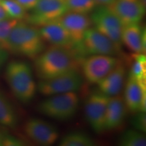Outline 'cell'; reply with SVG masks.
Segmentation results:
<instances>
[{"mask_svg":"<svg viewBox=\"0 0 146 146\" xmlns=\"http://www.w3.org/2000/svg\"><path fill=\"white\" fill-rule=\"evenodd\" d=\"M78 54L72 50L51 45L34 59L36 76L41 80L78 70Z\"/></svg>","mask_w":146,"mask_h":146,"instance_id":"cell-1","label":"cell"},{"mask_svg":"<svg viewBox=\"0 0 146 146\" xmlns=\"http://www.w3.org/2000/svg\"><path fill=\"white\" fill-rule=\"evenodd\" d=\"M45 43L36 27L18 21L3 47L12 54L34 60L45 50Z\"/></svg>","mask_w":146,"mask_h":146,"instance_id":"cell-2","label":"cell"},{"mask_svg":"<svg viewBox=\"0 0 146 146\" xmlns=\"http://www.w3.org/2000/svg\"><path fill=\"white\" fill-rule=\"evenodd\" d=\"M5 78L14 96L23 104L33 99L36 90L33 71L26 62L14 60L7 65Z\"/></svg>","mask_w":146,"mask_h":146,"instance_id":"cell-3","label":"cell"},{"mask_svg":"<svg viewBox=\"0 0 146 146\" xmlns=\"http://www.w3.org/2000/svg\"><path fill=\"white\" fill-rule=\"evenodd\" d=\"M79 106V98L76 92H68L48 98L37 106L38 112L47 117L66 121L75 116Z\"/></svg>","mask_w":146,"mask_h":146,"instance_id":"cell-4","label":"cell"},{"mask_svg":"<svg viewBox=\"0 0 146 146\" xmlns=\"http://www.w3.org/2000/svg\"><path fill=\"white\" fill-rule=\"evenodd\" d=\"M90 18L98 31L112 40L118 47H121L124 25L108 7L106 5L96 7L91 12Z\"/></svg>","mask_w":146,"mask_h":146,"instance_id":"cell-5","label":"cell"},{"mask_svg":"<svg viewBox=\"0 0 146 146\" xmlns=\"http://www.w3.org/2000/svg\"><path fill=\"white\" fill-rule=\"evenodd\" d=\"M68 12L65 0H39L25 20L33 26L41 27L58 21Z\"/></svg>","mask_w":146,"mask_h":146,"instance_id":"cell-6","label":"cell"},{"mask_svg":"<svg viewBox=\"0 0 146 146\" xmlns=\"http://www.w3.org/2000/svg\"><path fill=\"white\" fill-rule=\"evenodd\" d=\"M83 85V78L78 70H72L65 74L41 80L38 83L36 89L44 96L76 92Z\"/></svg>","mask_w":146,"mask_h":146,"instance_id":"cell-7","label":"cell"},{"mask_svg":"<svg viewBox=\"0 0 146 146\" xmlns=\"http://www.w3.org/2000/svg\"><path fill=\"white\" fill-rule=\"evenodd\" d=\"M109 98L98 89L93 91L85 100V118L91 129L98 134L106 131V113Z\"/></svg>","mask_w":146,"mask_h":146,"instance_id":"cell-8","label":"cell"},{"mask_svg":"<svg viewBox=\"0 0 146 146\" xmlns=\"http://www.w3.org/2000/svg\"><path fill=\"white\" fill-rule=\"evenodd\" d=\"M119 60L115 56L91 55L81 61L84 77L89 83L98 84L118 64Z\"/></svg>","mask_w":146,"mask_h":146,"instance_id":"cell-9","label":"cell"},{"mask_svg":"<svg viewBox=\"0 0 146 146\" xmlns=\"http://www.w3.org/2000/svg\"><path fill=\"white\" fill-rule=\"evenodd\" d=\"M81 50L83 55H106L116 57L120 48L96 28L89 27L82 40Z\"/></svg>","mask_w":146,"mask_h":146,"instance_id":"cell-10","label":"cell"},{"mask_svg":"<svg viewBox=\"0 0 146 146\" xmlns=\"http://www.w3.org/2000/svg\"><path fill=\"white\" fill-rule=\"evenodd\" d=\"M58 21L68 31L75 45L76 53L83 55L81 43L85 33L91 27V21L88 14L76 13L68 11L61 16Z\"/></svg>","mask_w":146,"mask_h":146,"instance_id":"cell-11","label":"cell"},{"mask_svg":"<svg viewBox=\"0 0 146 146\" xmlns=\"http://www.w3.org/2000/svg\"><path fill=\"white\" fill-rule=\"evenodd\" d=\"M24 130L29 138L41 145H52L59 137V133L56 126L39 118L27 120Z\"/></svg>","mask_w":146,"mask_h":146,"instance_id":"cell-12","label":"cell"},{"mask_svg":"<svg viewBox=\"0 0 146 146\" xmlns=\"http://www.w3.org/2000/svg\"><path fill=\"white\" fill-rule=\"evenodd\" d=\"M107 6L124 25L139 23L145 12V0H115Z\"/></svg>","mask_w":146,"mask_h":146,"instance_id":"cell-13","label":"cell"},{"mask_svg":"<svg viewBox=\"0 0 146 146\" xmlns=\"http://www.w3.org/2000/svg\"><path fill=\"white\" fill-rule=\"evenodd\" d=\"M145 83L129 74L126 83L124 101L131 112H145Z\"/></svg>","mask_w":146,"mask_h":146,"instance_id":"cell-14","label":"cell"},{"mask_svg":"<svg viewBox=\"0 0 146 146\" xmlns=\"http://www.w3.org/2000/svg\"><path fill=\"white\" fill-rule=\"evenodd\" d=\"M39 30L45 42L54 46L70 49L76 53L70 35L58 21L43 25Z\"/></svg>","mask_w":146,"mask_h":146,"instance_id":"cell-15","label":"cell"},{"mask_svg":"<svg viewBox=\"0 0 146 146\" xmlns=\"http://www.w3.org/2000/svg\"><path fill=\"white\" fill-rule=\"evenodd\" d=\"M145 29L139 23L124 25L122 42L135 54H145Z\"/></svg>","mask_w":146,"mask_h":146,"instance_id":"cell-16","label":"cell"},{"mask_svg":"<svg viewBox=\"0 0 146 146\" xmlns=\"http://www.w3.org/2000/svg\"><path fill=\"white\" fill-rule=\"evenodd\" d=\"M126 74L125 66L119 62L110 72L98 83V89L108 97L119 95L125 83Z\"/></svg>","mask_w":146,"mask_h":146,"instance_id":"cell-17","label":"cell"},{"mask_svg":"<svg viewBox=\"0 0 146 146\" xmlns=\"http://www.w3.org/2000/svg\"><path fill=\"white\" fill-rule=\"evenodd\" d=\"M127 108L123 97L119 95L110 97L106 113L105 128L114 130L123 125L127 115Z\"/></svg>","mask_w":146,"mask_h":146,"instance_id":"cell-18","label":"cell"},{"mask_svg":"<svg viewBox=\"0 0 146 146\" xmlns=\"http://www.w3.org/2000/svg\"><path fill=\"white\" fill-rule=\"evenodd\" d=\"M18 123V116L13 106L7 97L0 91V124L14 129Z\"/></svg>","mask_w":146,"mask_h":146,"instance_id":"cell-19","label":"cell"},{"mask_svg":"<svg viewBox=\"0 0 146 146\" xmlns=\"http://www.w3.org/2000/svg\"><path fill=\"white\" fill-rule=\"evenodd\" d=\"M96 141L87 133L83 131H72L68 133L60 140V146H94Z\"/></svg>","mask_w":146,"mask_h":146,"instance_id":"cell-20","label":"cell"},{"mask_svg":"<svg viewBox=\"0 0 146 146\" xmlns=\"http://www.w3.org/2000/svg\"><path fill=\"white\" fill-rule=\"evenodd\" d=\"M118 145L122 146H145L146 138L143 132L130 129L124 132L118 139Z\"/></svg>","mask_w":146,"mask_h":146,"instance_id":"cell-21","label":"cell"},{"mask_svg":"<svg viewBox=\"0 0 146 146\" xmlns=\"http://www.w3.org/2000/svg\"><path fill=\"white\" fill-rule=\"evenodd\" d=\"M133 60L131 66L130 75L136 78L139 81L145 83L146 72V58L143 54H135L133 55Z\"/></svg>","mask_w":146,"mask_h":146,"instance_id":"cell-22","label":"cell"},{"mask_svg":"<svg viewBox=\"0 0 146 146\" xmlns=\"http://www.w3.org/2000/svg\"><path fill=\"white\" fill-rule=\"evenodd\" d=\"M0 5L11 18L21 21L27 15V11L16 0H0Z\"/></svg>","mask_w":146,"mask_h":146,"instance_id":"cell-23","label":"cell"},{"mask_svg":"<svg viewBox=\"0 0 146 146\" xmlns=\"http://www.w3.org/2000/svg\"><path fill=\"white\" fill-rule=\"evenodd\" d=\"M68 11L88 14L97 6L94 0H65Z\"/></svg>","mask_w":146,"mask_h":146,"instance_id":"cell-24","label":"cell"},{"mask_svg":"<svg viewBox=\"0 0 146 146\" xmlns=\"http://www.w3.org/2000/svg\"><path fill=\"white\" fill-rule=\"evenodd\" d=\"M18 21V20L11 18L0 21V45L3 46L12 29L15 27Z\"/></svg>","mask_w":146,"mask_h":146,"instance_id":"cell-25","label":"cell"},{"mask_svg":"<svg viewBox=\"0 0 146 146\" xmlns=\"http://www.w3.org/2000/svg\"><path fill=\"white\" fill-rule=\"evenodd\" d=\"M131 124L136 130L145 133L146 131V117L145 112H138L131 120Z\"/></svg>","mask_w":146,"mask_h":146,"instance_id":"cell-26","label":"cell"},{"mask_svg":"<svg viewBox=\"0 0 146 146\" xmlns=\"http://www.w3.org/2000/svg\"><path fill=\"white\" fill-rule=\"evenodd\" d=\"M24 145H25L24 142L19 139L10 135H3L1 145L21 146Z\"/></svg>","mask_w":146,"mask_h":146,"instance_id":"cell-27","label":"cell"},{"mask_svg":"<svg viewBox=\"0 0 146 146\" xmlns=\"http://www.w3.org/2000/svg\"><path fill=\"white\" fill-rule=\"evenodd\" d=\"M25 10H31L36 5L39 0H16Z\"/></svg>","mask_w":146,"mask_h":146,"instance_id":"cell-28","label":"cell"},{"mask_svg":"<svg viewBox=\"0 0 146 146\" xmlns=\"http://www.w3.org/2000/svg\"><path fill=\"white\" fill-rule=\"evenodd\" d=\"M8 58V51L0 45V70Z\"/></svg>","mask_w":146,"mask_h":146,"instance_id":"cell-29","label":"cell"},{"mask_svg":"<svg viewBox=\"0 0 146 146\" xmlns=\"http://www.w3.org/2000/svg\"><path fill=\"white\" fill-rule=\"evenodd\" d=\"M97 5H109L112 3L115 0H94Z\"/></svg>","mask_w":146,"mask_h":146,"instance_id":"cell-30","label":"cell"},{"mask_svg":"<svg viewBox=\"0 0 146 146\" xmlns=\"http://www.w3.org/2000/svg\"><path fill=\"white\" fill-rule=\"evenodd\" d=\"M10 18L8 14L6 13V12L4 10V9L2 8L1 5H0V21L3 19H5V18Z\"/></svg>","mask_w":146,"mask_h":146,"instance_id":"cell-31","label":"cell"},{"mask_svg":"<svg viewBox=\"0 0 146 146\" xmlns=\"http://www.w3.org/2000/svg\"><path fill=\"white\" fill-rule=\"evenodd\" d=\"M2 138H3V135L0 133V145H1V142H2Z\"/></svg>","mask_w":146,"mask_h":146,"instance_id":"cell-32","label":"cell"}]
</instances>
